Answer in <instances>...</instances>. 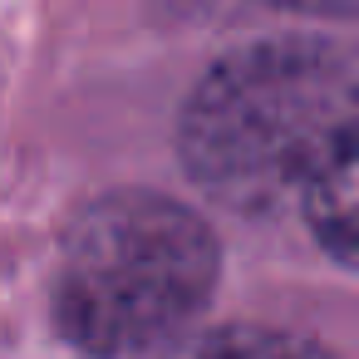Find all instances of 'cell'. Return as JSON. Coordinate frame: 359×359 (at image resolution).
Here are the masks:
<instances>
[{
    "label": "cell",
    "instance_id": "cell-1",
    "mask_svg": "<svg viewBox=\"0 0 359 359\" xmlns=\"http://www.w3.org/2000/svg\"><path fill=\"white\" fill-rule=\"evenodd\" d=\"M359 114V65L320 40H256L202 74L177 148L187 177L236 207L300 202L305 182Z\"/></svg>",
    "mask_w": 359,
    "mask_h": 359
},
{
    "label": "cell",
    "instance_id": "cell-2",
    "mask_svg": "<svg viewBox=\"0 0 359 359\" xmlns=\"http://www.w3.org/2000/svg\"><path fill=\"white\" fill-rule=\"evenodd\" d=\"M222 251L212 226L158 192L89 202L60 246L55 325L89 354L168 349L212 300Z\"/></svg>",
    "mask_w": 359,
    "mask_h": 359
},
{
    "label": "cell",
    "instance_id": "cell-3",
    "mask_svg": "<svg viewBox=\"0 0 359 359\" xmlns=\"http://www.w3.org/2000/svg\"><path fill=\"white\" fill-rule=\"evenodd\" d=\"M300 212L315 241L349 271H359V114L339 128L334 148L300 192Z\"/></svg>",
    "mask_w": 359,
    "mask_h": 359
},
{
    "label": "cell",
    "instance_id": "cell-4",
    "mask_svg": "<svg viewBox=\"0 0 359 359\" xmlns=\"http://www.w3.org/2000/svg\"><path fill=\"white\" fill-rule=\"evenodd\" d=\"M280 11H305V15H359V0H266Z\"/></svg>",
    "mask_w": 359,
    "mask_h": 359
},
{
    "label": "cell",
    "instance_id": "cell-5",
    "mask_svg": "<svg viewBox=\"0 0 359 359\" xmlns=\"http://www.w3.org/2000/svg\"><path fill=\"white\" fill-rule=\"evenodd\" d=\"M182 6H202V0H182Z\"/></svg>",
    "mask_w": 359,
    "mask_h": 359
}]
</instances>
